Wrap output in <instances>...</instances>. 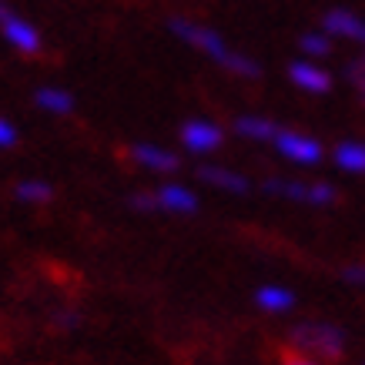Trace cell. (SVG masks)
<instances>
[{
	"mask_svg": "<svg viewBox=\"0 0 365 365\" xmlns=\"http://www.w3.org/2000/svg\"><path fill=\"white\" fill-rule=\"evenodd\" d=\"M168 27H171V31H175L181 41H188L191 47L205 51L211 61H218L225 71H232V74H242V78H258V74H262V67L255 64L252 57L238 54V51H228V44H225V41H222V37H218L215 31H211V27L191 24V21H185V17H175V21L168 24Z\"/></svg>",
	"mask_w": 365,
	"mask_h": 365,
	"instance_id": "cell-1",
	"label": "cell"
},
{
	"mask_svg": "<svg viewBox=\"0 0 365 365\" xmlns=\"http://www.w3.org/2000/svg\"><path fill=\"white\" fill-rule=\"evenodd\" d=\"M292 345L312 359H339L345 352V332L332 322H302L292 329Z\"/></svg>",
	"mask_w": 365,
	"mask_h": 365,
	"instance_id": "cell-2",
	"label": "cell"
},
{
	"mask_svg": "<svg viewBox=\"0 0 365 365\" xmlns=\"http://www.w3.org/2000/svg\"><path fill=\"white\" fill-rule=\"evenodd\" d=\"M268 195H282L288 201H299V205H315V208H325L335 201V188L325 185V181H315V185H305V181H265Z\"/></svg>",
	"mask_w": 365,
	"mask_h": 365,
	"instance_id": "cell-3",
	"label": "cell"
},
{
	"mask_svg": "<svg viewBox=\"0 0 365 365\" xmlns=\"http://www.w3.org/2000/svg\"><path fill=\"white\" fill-rule=\"evenodd\" d=\"M275 148L288 158V161H295V165H319L322 161V144L312 141L309 134L282 131L275 138Z\"/></svg>",
	"mask_w": 365,
	"mask_h": 365,
	"instance_id": "cell-4",
	"label": "cell"
},
{
	"mask_svg": "<svg viewBox=\"0 0 365 365\" xmlns=\"http://www.w3.org/2000/svg\"><path fill=\"white\" fill-rule=\"evenodd\" d=\"M225 141V134L218 124L211 121H188L181 128V144L188 148L191 155H208V151H218Z\"/></svg>",
	"mask_w": 365,
	"mask_h": 365,
	"instance_id": "cell-5",
	"label": "cell"
},
{
	"mask_svg": "<svg viewBox=\"0 0 365 365\" xmlns=\"http://www.w3.org/2000/svg\"><path fill=\"white\" fill-rule=\"evenodd\" d=\"M0 31H4V37H7L21 54H37V51H41V34H37V27L21 21L17 14H7V17L0 21Z\"/></svg>",
	"mask_w": 365,
	"mask_h": 365,
	"instance_id": "cell-6",
	"label": "cell"
},
{
	"mask_svg": "<svg viewBox=\"0 0 365 365\" xmlns=\"http://www.w3.org/2000/svg\"><path fill=\"white\" fill-rule=\"evenodd\" d=\"M158 198V208L161 211H171V215H195L198 211V195L185 185H161L155 191Z\"/></svg>",
	"mask_w": 365,
	"mask_h": 365,
	"instance_id": "cell-7",
	"label": "cell"
},
{
	"mask_svg": "<svg viewBox=\"0 0 365 365\" xmlns=\"http://www.w3.org/2000/svg\"><path fill=\"white\" fill-rule=\"evenodd\" d=\"M131 158L138 161L141 168H151V171H178V155L168 151V148H158V144H134L131 148Z\"/></svg>",
	"mask_w": 365,
	"mask_h": 365,
	"instance_id": "cell-8",
	"label": "cell"
},
{
	"mask_svg": "<svg viewBox=\"0 0 365 365\" xmlns=\"http://www.w3.org/2000/svg\"><path fill=\"white\" fill-rule=\"evenodd\" d=\"M288 78L295 81L302 91H309V94H325V91L332 88V78L322 67L309 64V61H295V64L288 67Z\"/></svg>",
	"mask_w": 365,
	"mask_h": 365,
	"instance_id": "cell-9",
	"label": "cell"
},
{
	"mask_svg": "<svg viewBox=\"0 0 365 365\" xmlns=\"http://www.w3.org/2000/svg\"><path fill=\"white\" fill-rule=\"evenodd\" d=\"M325 31L329 34H339V37H349V41H359L365 44V21L355 17L352 11H329L325 14Z\"/></svg>",
	"mask_w": 365,
	"mask_h": 365,
	"instance_id": "cell-10",
	"label": "cell"
},
{
	"mask_svg": "<svg viewBox=\"0 0 365 365\" xmlns=\"http://www.w3.org/2000/svg\"><path fill=\"white\" fill-rule=\"evenodd\" d=\"M198 178L211 188H222V191H235V195H245V191L252 188L248 185V178L238 175V171H228V168H215V165H205L198 168Z\"/></svg>",
	"mask_w": 365,
	"mask_h": 365,
	"instance_id": "cell-11",
	"label": "cell"
},
{
	"mask_svg": "<svg viewBox=\"0 0 365 365\" xmlns=\"http://www.w3.org/2000/svg\"><path fill=\"white\" fill-rule=\"evenodd\" d=\"M255 305L268 315H285V312L295 309V295L282 285H262L255 292Z\"/></svg>",
	"mask_w": 365,
	"mask_h": 365,
	"instance_id": "cell-12",
	"label": "cell"
},
{
	"mask_svg": "<svg viewBox=\"0 0 365 365\" xmlns=\"http://www.w3.org/2000/svg\"><path fill=\"white\" fill-rule=\"evenodd\" d=\"M235 131L242 134V138H252V141H275L282 128L275 121H268V118H252V114H242L238 121H235Z\"/></svg>",
	"mask_w": 365,
	"mask_h": 365,
	"instance_id": "cell-13",
	"label": "cell"
},
{
	"mask_svg": "<svg viewBox=\"0 0 365 365\" xmlns=\"http://www.w3.org/2000/svg\"><path fill=\"white\" fill-rule=\"evenodd\" d=\"M335 165L349 171V175H365V144L342 141L335 148Z\"/></svg>",
	"mask_w": 365,
	"mask_h": 365,
	"instance_id": "cell-14",
	"label": "cell"
},
{
	"mask_svg": "<svg viewBox=\"0 0 365 365\" xmlns=\"http://www.w3.org/2000/svg\"><path fill=\"white\" fill-rule=\"evenodd\" d=\"M34 101H37L44 111H51V114H71L74 111V98H71L67 91H61V88H41L37 94H34Z\"/></svg>",
	"mask_w": 365,
	"mask_h": 365,
	"instance_id": "cell-15",
	"label": "cell"
},
{
	"mask_svg": "<svg viewBox=\"0 0 365 365\" xmlns=\"http://www.w3.org/2000/svg\"><path fill=\"white\" fill-rule=\"evenodd\" d=\"M14 195H17V201H24V205H44V201H51L54 191H51L47 181H21Z\"/></svg>",
	"mask_w": 365,
	"mask_h": 365,
	"instance_id": "cell-16",
	"label": "cell"
},
{
	"mask_svg": "<svg viewBox=\"0 0 365 365\" xmlns=\"http://www.w3.org/2000/svg\"><path fill=\"white\" fill-rule=\"evenodd\" d=\"M302 51L312 57H325L332 51V41H329V34H302Z\"/></svg>",
	"mask_w": 365,
	"mask_h": 365,
	"instance_id": "cell-17",
	"label": "cell"
},
{
	"mask_svg": "<svg viewBox=\"0 0 365 365\" xmlns=\"http://www.w3.org/2000/svg\"><path fill=\"white\" fill-rule=\"evenodd\" d=\"M349 78H352L355 91H359V94H362V101H365V61H355V64H349Z\"/></svg>",
	"mask_w": 365,
	"mask_h": 365,
	"instance_id": "cell-18",
	"label": "cell"
},
{
	"mask_svg": "<svg viewBox=\"0 0 365 365\" xmlns=\"http://www.w3.org/2000/svg\"><path fill=\"white\" fill-rule=\"evenodd\" d=\"M342 278L349 282V285L365 288V265H349V268H342Z\"/></svg>",
	"mask_w": 365,
	"mask_h": 365,
	"instance_id": "cell-19",
	"label": "cell"
},
{
	"mask_svg": "<svg viewBox=\"0 0 365 365\" xmlns=\"http://www.w3.org/2000/svg\"><path fill=\"white\" fill-rule=\"evenodd\" d=\"M11 144H17V131H14L11 121L0 118V148H11Z\"/></svg>",
	"mask_w": 365,
	"mask_h": 365,
	"instance_id": "cell-20",
	"label": "cell"
},
{
	"mask_svg": "<svg viewBox=\"0 0 365 365\" xmlns=\"http://www.w3.org/2000/svg\"><path fill=\"white\" fill-rule=\"evenodd\" d=\"M282 365H322V362L312 359V355H305V352H288L285 359H282Z\"/></svg>",
	"mask_w": 365,
	"mask_h": 365,
	"instance_id": "cell-21",
	"label": "cell"
},
{
	"mask_svg": "<svg viewBox=\"0 0 365 365\" xmlns=\"http://www.w3.org/2000/svg\"><path fill=\"white\" fill-rule=\"evenodd\" d=\"M131 208H138V211H155L158 208V198H155V195H134V198H131Z\"/></svg>",
	"mask_w": 365,
	"mask_h": 365,
	"instance_id": "cell-22",
	"label": "cell"
},
{
	"mask_svg": "<svg viewBox=\"0 0 365 365\" xmlns=\"http://www.w3.org/2000/svg\"><path fill=\"white\" fill-rule=\"evenodd\" d=\"M61 325H78V315H61Z\"/></svg>",
	"mask_w": 365,
	"mask_h": 365,
	"instance_id": "cell-23",
	"label": "cell"
},
{
	"mask_svg": "<svg viewBox=\"0 0 365 365\" xmlns=\"http://www.w3.org/2000/svg\"><path fill=\"white\" fill-rule=\"evenodd\" d=\"M7 14H11V11H7V7H4V4H0V21H4V17H7Z\"/></svg>",
	"mask_w": 365,
	"mask_h": 365,
	"instance_id": "cell-24",
	"label": "cell"
}]
</instances>
